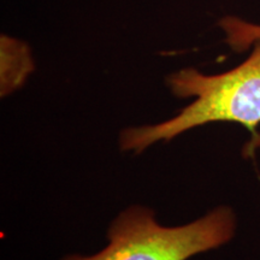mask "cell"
<instances>
[{"label":"cell","instance_id":"obj_4","mask_svg":"<svg viewBox=\"0 0 260 260\" xmlns=\"http://www.w3.org/2000/svg\"><path fill=\"white\" fill-rule=\"evenodd\" d=\"M226 34V42L233 50L242 52L260 41V25L247 23L240 18L226 17L219 23Z\"/></svg>","mask_w":260,"mask_h":260},{"label":"cell","instance_id":"obj_1","mask_svg":"<svg viewBox=\"0 0 260 260\" xmlns=\"http://www.w3.org/2000/svg\"><path fill=\"white\" fill-rule=\"evenodd\" d=\"M177 98H194L177 116L159 124L128 128L121 134L123 151L140 153L158 141L212 122L239 123L256 136L260 124V41L239 67L218 75H204L188 68L168 77Z\"/></svg>","mask_w":260,"mask_h":260},{"label":"cell","instance_id":"obj_3","mask_svg":"<svg viewBox=\"0 0 260 260\" xmlns=\"http://www.w3.org/2000/svg\"><path fill=\"white\" fill-rule=\"evenodd\" d=\"M34 71L30 48L25 42L9 35L0 39V89L8 95L22 87Z\"/></svg>","mask_w":260,"mask_h":260},{"label":"cell","instance_id":"obj_2","mask_svg":"<svg viewBox=\"0 0 260 260\" xmlns=\"http://www.w3.org/2000/svg\"><path fill=\"white\" fill-rule=\"evenodd\" d=\"M234 233L235 216L225 206L182 226H162L152 211L134 206L110 226L109 245L103 251L63 260H188L225 245Z\"/></svg>","mask_w":260,"mask_h":260}]
</instances>
